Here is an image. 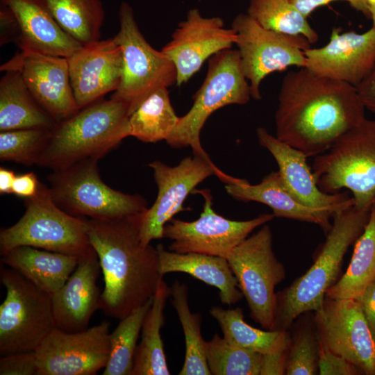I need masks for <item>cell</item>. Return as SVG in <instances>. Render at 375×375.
Instances as JSON below:
<instances>
[{
	"label": "cell",
	"instance_id": "7402d4cb",
	"mask_svg": "<svg viewBox=\"0 0 375 375\" xmlns=\"http://www.w3.org/2000/svg\"><path fill=\"white\" fill-rule=\"evenodd\" d=\"M101 267L94 249L80 258L78 264L65 283L51 295L57 328L68 333L88 328L94 313L101 309L97 282Z\"/></svg>",
	"mask_w": 375,
	"mask_h": 375
},
{
	"label": "cell",
	"instance_id": "8d00e7d4",
	"mask_svg": "<svg viewBox=\"0 0 375 375\" xmlns=\"http://www.w3.org/2000/svg\"><path fill=\"white\" fill-rule=\"evenodd\" d=\"M51 129L24 128L0 132V159L37 165Z\"/></svg>",
	"mask_w": 375,
	"mask_h": 375
},
{
	"label": "cell",
	"instance_id": "ee69618b",
	"mask_svg": "<svg viewBox=\"0 0 375 375\" xmlns=\"http://www.w3.org/2000/svg\"><path fill=\"white\" fill-rule=\"evenodd\" d=\"M288 350L263 354L260 375L285 374Z\"/></svg>",
	"mask_w": 375,
	"mask_h": 375
},
{
	"label": "cell",
	"instance_id": "8fae6325",
	"mask_svg": "<svg viewBox=\"0 0 375 375\" xmlns=\"http://www.w3.org/2000/svg\"><path fill=\"white\" fill-rule=\"evenodd\" d=\"M248 304L251 317L266 330H274L275 288L285 278L283 265L273 249L272 233L264 224L226 258Z\"/></svg>",
	"mask_w": 375,
	"mask_h": 375
},
{
	"label": "cell",
	"instance_id": "6da1fadb",
	"mask_svg": "<svg viewBox=\"0 0 375 375\" xmlns=\"http://www.w3.org/2000/svg\"><path fill=\"white\" fill-rule=\"evenodd\" d=\"M365 109L356 87L299 68L282 80L275 136L315 157L366 118Z\"/></svg>",
	"mask_w": 375,
	"mask_h": 375
},
{
	"label": "cell",
	"instance_id": "60d3db41",
	"mask_svg": "<svg viewBox=\"0 0 375 375\" xmlns=\"http://www.w3.org/2000/svg\"><path fill=\"white\" fill-rule=\"evenodd\" d=\"M297 9L308 17L316 8L335 1L348 2L351 7L370 19V10L364 0H290Z\"/></svg>",
	"mask_w": 375,
	"mask_h": 375
},
{
	"label": "cell",
	"instance_id": "b9f144b4",
	"mask_svg": "<svg viewBox=\"0 0 375 375\" xmlns=\"http://www.w3.org/2000/svg\"><path fill=\"white\" fill-rule=\"evenodd\" d=\"M356 299L360 304L362 312L375 342V279Z\"/></svg>",
	"mask_w": 375,
	"mask_h": 375
},
{
	"label": "cell",
	"instance_id": "e0dca14e",
	"mask_svg": "<svg viewBox=\"0 0 375 375\" xmlns=\"http://www.w3.org/2000/svg\"><path fill=\"white\" fill-rule=\"evenodd\" d=\"M236 33L224 27L222 18L204 17L197 8L188 11L162 51L176 70V86L188 82L204 62L235 44Z\"/></svg>",
	"mask_w": 375,
	"mask_h": 375
},
{
	"label": "cell",
	"instance_id": "277c9868",
	"mask_svg": "<svg viewBox=\"0 0 375 375\" xmlns=\"http://www.w3.org/2000/svg\"><path fill=\"white\" fill-rule=\"evenodd\" d=\"M369 214L370 208L352 206L333 215V224L313 264L276 294L274 330L288 331L299 317L322 307L326 292L335 283L348 248L362 233Z\"/></svg>",
	"mask_w": 375,
	"mask_h": 375
},
{
	"label": "cell",
	"instance_id": "5b68a950",
	"mask_svg": "<svg viewBox=\"0 0 375 375\" xmlns=\"http://www.w3.org/2000/svg\"><path fill=\"white\" fill-rule=\"evenodd\" d=\"M25 212L12 226L0 231L1 255L19 247L30 246L82 257L91 251L87 218L61 209L49 187L40 182L36 194L24 201Z\"/></svg>",
	"mask_w": 375,
	"mask_h": 375
},
{
	"label": "cell",
	"instance_id": "f6af8a7d",
	"mask_svg": "<svg viewBox=\"0 0 375 375\" xmlns=\"http://www.w3.org/2000/svg\"><path fill=\"white\" fill-rule=\"evenodd\" d=\"M356 88L365 108L375 112V67Z\"/></svg>",
	"mask_w": 375,
	"mask_h": 375
},
{
	"label": "cell",
	"instance_id": "74e56055",
	"mask_svg": "<svg viewBox=\"0 0 375 375\" xmlns=\"http://www.w3.org/2000/svg\"><path fill=\"white\" fill-rule=\"evenodd\" d=\"M319 342L314 320L304 318L293 334L288 349L287 375H313L318 373Z\"/></svg>",
	"mask_w": 375,
	"mask_h": 375
},
{
	"label": "cell",
	"instance_id": "4fadbf2b",
	"mask_svg": "<svg viewBox=\"0 0 375 375\" xmlns=\"http://www.w3.org/2000/svg\"><path fill=\"white\" fill-rule=\"evenodd\" d=\"M149 167L153 170L158 194L153 205L141 215L139 238L144 245L163 238L165 225L177 213L188 210L183 206L185 200L205 179L216 175L226 184L239 179L221 171L210 158L196 154L184 158L176 166L154 160Z\"/></svg>",
	"mask_w": 375,
	"mask_h": 375
},
{
	"label": "cell",
	"instance_id": "c3c4849f",
	"mask_svg": "<svg viewBox=\"0 0 375 375\" xmlns=\"http://www.w3.org/2000/svg\"><path fill=\"white\" fill-rule=\"evenodd\" d=\"M367 6L369 7V10L371 8L375 6V0H364Z\"/></svg>",
	"mask_w": 375,
	"mask_h": 375
},
{
	"label": "cell",
	"instance_id": "9c48e42d",
	"mask_svg": "<svg viewBox=\"0 0 375 375\" xmlns=\"http://www.w3.org/2000/svg\"><path fill=\"white\" fill-rule=\"evenodd\" d=\"M6 290L0 306L1 356L34 351L56 328L51 294L12 268L1 267Z\"/></svg>",
	"mask_w": 375,
	"mask_h": 375
},
{
	"label": "cell",
	"instance_id": "f546056e",
	"mask_svg": "<svg viewBox=\"0 0 375 375\" xmlns=\"http://www.w3.org/2000/svg\"><path fill=\"white\" fill-rule=\"evenodd\" d=\"M209 313L219 325L223 338L231 344L262 354L284 351L289 348L292 336L288 331L254 328L244 321L240 308L213 306Z\"/></svg>",
	"mask_w": 375,
	"mask_h": 375
},
{
	"label": "cell",
	"instance_id": "d590c367",
	"mask_svg": "<svg viewBox=\"0 0 375 375\" xmlns=\"http://www.w3.org/2000/svg\"><path fill=\"white\" fill-rule=\"evenodd\" d=\"M211 375H260L263 354L228 342L219 334L205 342Z\"/></svg>",
	"mask_w": 375,
	"mask_h": 375
},
{
	"label": "cell",
	"instance_id": "ffe728a7",
	"mask_svg": "<svg viewBox=\"0 0 375 375\" xmlns=\"http://www.w3.org/2000/svg\"><path fill=\"white\" fill-rule=\"evenodd\" d=\"M79 109L115 92L123 73V56L114 38L82 45L67 58Z\"/></svg>",
	"mask_w": 375,
	"mask_h": 375
},
{
	"label": "cell",
	"instance_id": "8992f818",
	"mask_svg": "<svg viewBox=\"0 0 375 375\" xmlns=\"http://www.w3.org/2000/svg\"><path fill=\"white\" fill-rule=\"evenodd\" d=\"M312 170L319 189H348L353 206L369 209L375 201V119L365 118L315 156Z\"/></svg>",
	"mask_w": 375,
	"mask_h": 375
},
{
	"label": "cell",
	"instance_id": "ac0fdd59",
	"mask_svg": "<svg viewBox=\"0 0 375 375\" xmlns=\"http://www.w3.org/2000/svg\"><path fill=\"white\" fill-rule=\"evenodd\" d=\"M0 69L18 71L33 97L56 122L79 110L67 58L20 50Z\"/></svg>",
	"mask_w": 375,
	"mask_h": 375
},
{
	"label": "cell",
	"instance_id": "ba28073f",
	"mask_svg": "<svg viewBox=\"0 0 375 375\" xmlns=\"http://www.w3.org/2000/svg\"><path fill=\"white\" fill-rule=\"evenodd\" d=\"M97 158H89L47 177L54 202L70 215L88 219H115L144 212L146 199L112 189L101 178Z\"/></svg>",
	"mask_w": 375,
	"mask_h": 375
},
{
	"label": "cell",
	"instance_id": "83f0119b",
	"mask_svg": "<svg viewBox=\"0 0 375 375\" xmlns=\"http://www.w3.org/2000/svg\"><path fill=\"white\" fill-rule=\"evenodd\" d=\"M171 296L169 288L162 278L153 297V301L141 330L131 375H169L160 331L165 322V308Z\"/></svg>",
	"mask_w": 375,
	"mask_h": 375
},
{
	"label": "cell",
	"instance_id": "7bdbcfd3",
	"mask_svg": "<svg viewBox=\"0 0 375 375\" xmlns=\"http://www.w3.org/2000/svg\"><path fill=\"white\" fill-rule=\"evenodd\" d=\"M40 181L33 172L17 175L12 186V194L24 199L34 196Z\"/></svg>",
	"mask_w": 375,
	"mask_h": 375
},
{
	"label": "cell",
	"instance_id": "7a4b0ae2",
	"mask_svg": "<svg viewBox=\"0 0 375 375\" xmlns=\"http://www.w3.org/2000/svg\"><path fill=\"white\" fill-rule=\"evenodd\" d=\"M142 213L87 218L89 241L103 276L101 310L109 317L122 319L151 300L163 278L157 249L139 238Z\"/></svg>",
	"mask_w": 375,
	"mask_h": 375
},
{
	"label": "cell",
	"instance_id": "bcb514c9",
	"mask_svg": "<svg viewBox=\"0 0 375 375\" xmlns=\"http://www.w3.org/2000/svg\"><path fill=\"white\" fill-rule=\"evenodd\" d=\"M17 175L12 170L1 167L0 168V194H12V186Z\"/></svg>",
	"mask_w": 375,
	"mask_h": 375
},
{
	"label": "cell",
	"instance_id": "5bb4252c",
	"mask_svg": "<svg viewBox=\"0 0 375 375\" xmlns=\"http://www.w3.org/2000/svg\"><path fill=\"white\" fill-rule=\"evenodd\" d=\"M194 191L204 200L203 210L196 220L186 222L173 218L165 225L163 238L172 240L169 251L226 258L254 229L274 217L273 214L263 213L246 221L229 219L213 210L212 197L208 189Z\"/></svg>",
	"mask_w": 375,
	"mask_h": 375
},
{
	"label": "cell",
	"instance_id": "ab89813d",
	"mask_svg": "<svg viewBox=\"0 0 375 375\" xmlns=\"http://www.w3.org/2000/svg\"><path fill=\"white\" fill-rule=\"evenodd\" d=\"M318 372L321 375H357L362 374L353 364L344 357L333 353L320 342Z\"/></svg>",
	"mask_w": 375,
	"mask_h": 375
},
{
	"label": "cell",
	"instance_id": "484cf974",
	"mask_svg": "<svg viewBox=\"0 0 375 375\" xmlns=\"http://www.w3.org/2000/svg\"><path fill=\"white\" fill-rule=\"evenodd\" d=\"M1 256V262L51 295L65 283L80 260L76 256L30 246L15 247Z\"/></svg>",
	"mask_w": 375,
	"mask_h": 375
},
{
	"label": "cell",
	"instance_id": "836d02e7",
	"mask_svg": "<svg viewBox=\"0 0 375 375\" xmlns=\"http://www.w3.org/2000/svg\"><path fill=\"white\" fill-rule=\"evenodd\" d=\"M247 14L265 28L304 36L310 44L319 35L290 0H250Z\"/></svg>",
	"mask_w": 375,
	"mask_h": 375
},
{
	"label": "cell",
	"instance_id": "52a82bcc",
	"mask_svg": "<svg viewBox=\"0 0 375 375\" xmlns=\"http://www.w3.org/2000/svg\"><path fill=\"white\" fill-rule=\"evenodd\" d=\"M251 98L250 85L242 72L238 50L218 52L209 58L206 78L193 96V105L179 117L167 144L176 149L190 147L193 154L210 158L200 141L208 118L225 106L244 105Z\"/></svg>",
	"mask_w": 375,
	"mask_h": 375
},
{
	"label": "cell",
	"instance_id": "d4e9b609",
	"mask_svg": "<svg viewBox=\"0 0 375 375\" xmlns=\"http://www.w3.org/2000/svg\"><path fill=\"white\" fill-rule=\"evenodd\" d=\"M159 271L162 276L182 272L215 287L222 303L231 306L240 301L243 294L238 287L227 258L197 253H181L156 247Z\"/></svg>",
	"mask_w": 375,
	"mask_h": 375
},
{
	"label": "cell",
	"instance_id": "7c38bea8",
	"mask_svg": "<svg viewBox=\"0 0 375 375\" xmlns=\"http://www.w3.org/2000/svg\"><path fill=\"white\" fill-rule=\"evenodd\" d=\"M231 28L236 33L235 44L251 98L261 99L260 84L271 73L291 66L306 67L305 51L311 44L304 36L265 28L247 13L237 15Z\"/></svg>",
	"mask_w": 375,
	"mask_h": 375
},
{
	"label": "cell",
	"instance_id": "4316f807",
	"mask_svg": "<svg viewBox=\"0 0 375 375\" xmlns=\"http://www.w3.org/2000/svg\"><path fill=\"white\" fill-rule=\"evenodd\" d=\"M0 80V132L52 129L56 122L38 103L18 71L8 70Z\"/></svg>",
	"mask_w": 375,
	"mask_h": 375
},
{
	"label": "cell",
	"instance_id": "f35d334b",
	"mask_svg": "<svg viewBox=\"0 0 375 375\" xmlns=\"http://www.w3.org/2000/svg\"><path fill=\"white\" fill-rule=\"evenodd\" d=\"M0 374L38 375V363L35 351L1 356Z\"/></svg>",
	"mask_w": 375,
	"mask_h": 375
},
{
	"label": "cell",
	"instance_id": "30bf717a",
	"mask_svg": "<svg viewBox=\"0 0 375 375\" xmlns=\"http://www.w3.org/2000/svg\"><path fill=\"white\" fill-rule=\"evenodd\" d=\"M119 31L113 37L123 56V73L117 90L110 98L123 102L130 115L151 94L176 85V70L171 60L153 49L141 33L131 6L122 2Z\"/></svg>",
	"mask_w": 375,
	"mask_h": 375
},
{
	"label": "cell",
	"instance_id": "e575fe53",
	"mask_svg": "<svg viewBox=\"0 0 375 375\" xmlns=\"http://www.w3.org/2000/svg\"><path fill=\"white\" fill-rule=\"evenodd\" d=\"M152 301L153 298L119 319L110 333V351L103 375H131L138 338Z\"/></svg>",
	"mask_w": 375,
	"mask_h": 375
},
{
	"label": "cell",
	"instance_id": "f1b7e54d",
	"mask_svg": "<svg viewBox=\"0 0 375 375\" xmlns=\"http://www.w3.org/2000/svg\"><path fill=\"white\" fill-rule=\"evenodd\" d=\"M349 266L338 281L326 292L335 299H358L375 279V201L361 235L354 242Z\"/></svg>",
	"mask_w": 375,
	"mask_h": 375
},
{
	"label": "cell",
	"instance_id": "2e32d148",
	"mask_svg": "<svg viewBox=\"0 0 375 375\" xmlns=\"http://www.w3.org/2000/svg\"><path fill=\"white\" fill-rule=\"evenodd\" d=\"M319 342L356 366L375 375V342L356 299L325 298L313 318Z\"/></svg>",
	"mask_w": 375,
	"mask_h": 375
},
{
	"label": "cell",
	"instance_id": "1f68e13d",
	"mask_svg": "<svg viewBox=\"0 0 375 375\" xmlns=\"http://www.w3.org/2000/svg\"><path fill=\"white\" fill-rule=\"evenodd\" d=\"M179 117L172 105L167 88L148 97L129 116L130 136L147 143L167 140Z\"/></svg>",
	"mask_w": 375,
	"mask_h": 375
},
{
	"label": "cell",
	"instance_id": "3957f363",
	"mask_svg": "<svg viewBox=\"0 0 375 375\" xmlns=\"http://www.w3.org/2000/svg\"><path fill=\"white\" fill-rule=\"evenodd\" d=\"M128 107L110 98L92 102L51 130L38 166L57 170L99 160L130 136Z\"/></svg>",
	"mask_w": 375,
	"mask_h": 375
},
{
	"label": "cell",
	"instance_id": "4dcf8cb0",
	"mask_svg": "<svg viewBox=\"0 0 375 375\" xmlns=\"http://www.w3.org/2000/svg\"><path fill=\"white\" fill-rule=\"evenodd\" d=\"M59 26L81 45L100 40L105 11L101 0H40Z\"/></svg>",
	"mask_w": 375,
	"mask_h": 375
},
{
	"label": "cell",
	"instance_id": "d6a6232c",
	"mask_svg": "<svg viewBox=\"0 0 375 375\" xmlns=\"http://www.w3.org/2000/svg\"><path fill=\"white\" fill-rule=\"evenodd\" d=\"M170 288L172 303L182 326L185 343L184 363L178 374L211 375L206 357V341L201 332V315L191 312L185 283L175 281Z\"/></svg>",
	"mask_w": 375,
	"mask_h": 375
},
{
	"label": "cell",
	"instance_id": "603a6c76",
	"mask_svg": "<svg viewBox=\"0 0 375 375\" xmlns=\"http://www.w3.org/2000/svg\"><path fill=\"white\" fill-rule=\"evenodd\" d=\"M17 25L20 50L68 58L82 45L56 23L40 0H0Z\"/></svg>",
	"mask_w": 375,
	"mask_h": 375
},
{
	"label": "cell",
	"instance_id": "9a60e30c",
	"mask_svg": "<svg viewBox=\"0 0 375 375\" xmlns=\"http://www.w3.org/2000/svg\"><path fill=\"white\" fill-rule=\"evenodd\" d=\"M110 326L103 320L78 332L54 328L35 351L38 375H94L104 369L110 351Z\"/></svg>",
	"mask_w": 375,
	"mask_h": 375
},
{
	"label": "cell",
	"instance_id": "7dc6e473",
	"mask_svg": "<svg viewBox=\"0 0 375 375\" xmlns=\"http://www.w3.org/2000/svg\"><path fill=\"white\" fill-rule=\"evenodd\" d=\"M370 19L372 20V26L375 27V6L370 9Z\"/></svg>",
	"mask_w": 375,
	"mask_h": 375
},
{
	"label": "cell",
	"instance_id": "44dd1931",
	"mask_svg": "<svg viewBox=\"0 0 375 375\" xmlns=\"http://www.w3.org/2000/svg\"><path fill=\"white\" fill-rule=\"evenodd\" d=\"M258 143L275 159L281 178L290 193L301 204L328 211L333 215L353 206L345 193H326L318 187L307 156L272 135L263 127L256 129Z\"/></svg>",
	"mask_w": 375,
	"mask_h": 375
},
{
	"label": "cell",
	"instance_id": "d6986e66",
	"mask_svg": "<svg viewBox=\"0 0 375 375\" xmlns=\"http://www.w3.org/2000/svg\"><path fill=\"white\" fill-rule=\"evenodd\" d=\"M305 56L312 73L358 88L375 67V27L362 33L334 28L328 44L308 49Z\"/></svg>",
	"mask_w": 375,
	"mask_h": 375
},
{
	"label": "cell",
	"instance_id": "cb8c5ba5",
	"mask_svg": "<svg viewBox=\"0 0 375 375\" xmlns=\"http://www.w3.org/2000/svg\"><path fill=\"white\" fill-rule=\"evenodd\" d=\"M225 190L233 199L256 201L268 206L276 217L312 223L328 232L333 214L328 211L306 206L299 203L285 188L278 171L266 175L256 185L244 179L226 183Z\"/></svg>",
	"mask_w": 375,
	"mask_h": 375
}]
</instances>
